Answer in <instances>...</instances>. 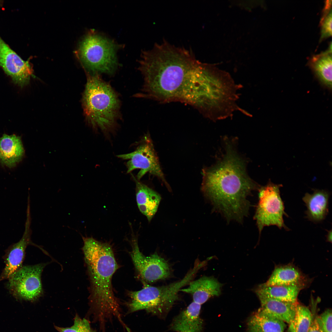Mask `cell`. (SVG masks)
Wrapping results in <instances>:
<instances>
[{
	"instance_id": "3957f363",
	"label": "cell",
	"mask_w": 332,
	"mask_h": 332,
	"mask_svg": "<svg viewBox=\"0 0 332 332\" xmlns=\"http://www.w3.org/2000/svg\"><path fill=\"white\" fill-rule=\"evenodd\" d=\"M82 105L86 120L93 129L105 133L116 129L121 118V101L110 84L99 74H88Z\"/></svg>"
},
{
	"instance_id": "603a6c76",
	"label": "cell",
	"mask_w": 332,
	"mask_h": 332,
	"mask_svg": "<svg viewBox=\"0 0 332 332\" xmlns=\"http://www.w3.org/2000/svg\"><path fill=\"white\" fill-rule=\"evenodd\" d=\"M321 36L319 42L332 35V0H326L320 22Z\"/></svg>"
},
{
	"instance_id": "cb8c5ba5",
	"label": "cell",
	"mask_w": 332,
	"mask_h": 332,
	"mask_svg": "<svg viewBox=\"0 0 332 332\" xmlns=\"http://www.w3.org/2000/svg\"><path fill=\"white\" fill-rule=\"evenodd\" d=\"M54 327L59 332H95L92 329L88 320L81 318L77 314L71 326L63 327L55 326Z\"/></svg>"
},
{
	"instance_id": "5bb4252c",
	"label": "cell",
	"mask_w": 332,
	"mask_h": 332,
	"mask_svg": "<svg viewBox=\"0 0 332 332\" xmlns=\"http://www.w3.org/2000/svg\"><path fill=\"white\" fill-rule=\"evenodd\" d=\"M329 193L323 190L314 189L312 194L306 193L302 200L307 210L306 218L314 223L324 220L329 212Z\"/></svg>"
},
{
	"instance_id": "ffe728a7",
	"label": "cell",
	"mask_w": 332,
	"mask_h": 332,
	"mask_svg": "<svg viewBox=\"0 0 332 332\" xmlns=\"http://www.w3.org/2000/svg\"><path fill=\"white\" fill-rule=\"evenodd\" d=\"M302 276L297 269L291 266L275 268L269 279L262 284L265 286H289L301 284Z\"/></svg>"
},
{
	"instance_id": "d6986e66",
	"label": "cell",
	"mask_w": 332,
	"mask_h": 332,
	"mask_svg": "<svg viewBox=\"0 0 332 332\" xmlns=\"http://www.w3.org/2000/svg\"><path fill=\"white\" fill-rule=\"evenodd\" d=\"M301 284L289 285L265 286L259 285L256 290V294H263L282 301L296 304L302 288Z\"/></svg>"
},
{
	"instance_id": "4316f807",
	"label": "cell",
	"mask_w": 332,
	"mask_h": 332,
	"mask_svg": "<svg viewBox=\"0 0 332 332\" xmlns=\"http://www.w3.org/2000/svg\"><path fill=\"white\" fill-rule=\"evenodd\" d=\"M326 236L327 241L329 242H331L332 231L331 230L330 231H328V233Z\"/></svg>"
},
{
	"instance_id": "9c48e42d",
	"label": "cell",
	"mask_w": 332,
	"mask_h": 332,
	"mask_svg": "<svg viewBox=\"0 0 332 332\" xmlns=\"http://www.w3.org/2000/svg\"><path fill=\"white\" fill-rule=\"evenodd\" d=\"M131 245V258L136 271L143 280L152 283L169 276L170 269L167 262L157 253L148 256L144 255L140 250L137 236L132 231Z\"/></svg>"
},
{
	"instance_id": "e0dca14e",
	"label": "cell",
	"mask_w": 332,
	"mask_h": 332,
	"mask_svg": "<svg viewBox=\"0 0 332 332\" xmlns=\"http://www.w3.org/2000/svg\"><path fill=\"white\" fill-rule=\"evenodd\" d=\"M24 150L21 138L15 135L4 134L0 137V162L11 168L22 159Z\"/></svg>"
},
{
	"instance_id": "4fadbf2b",
	"label": "cell",
	"mask_w": 332,
	"mask_h": 332,
	"mask_svg": "<svg viewBox=\"0 0 332 332\" xmlns=\"http://www.w3.org/2000/svg\"><path fill=\"white\" fill-rule=\"evenodd\" d=\"M201 305L193 301L176 316L170 329L176 332H202L203 322L200 317Z\"/></svg>"
},
{
	"instance_id": "8992f818",
	"label": "cell",
	"mask_w": 332,
	"mask_h": 332,
	"mask_svg": "<svg viewBox=\"0 0 332 332\" xmlns=\"http://www.w3.org/2000/svg\"><path fill=\"white\" fill-rule=\"evenodd\" d=\"M281 184H275L270 181L267 185L260 187L259 190V200L256 207L254 219L261 233L266 226L275 225L279 229L290 230L285 224L283 216L288 217L285 211L284 203L280 194Z\"/></svg>"
},
{
	"instance_id": "8fae6325",
	"label": "cell",
	"mask_w": 332,
	"mask_h": 332,
	"mask_svg": "<svg viewBox=\"0 0 332 332\" xmlns=\"http://www.w3.org/2000/svg\"><path fill=\"white\" fill-rule=\"evenodd\" d=\"M30 207L27 206L26 219L23 235L18 242L13 244L6 251L4 256L5 267L0 276V281L8 279L22 266L27 246L34 244L31 240V217Z\"/></svg>"
},
{
	"instance_id": "d4e9b609",
	"label": "cell",
	"mask_w": 332,
	"mask_h": 332,
	"mask_svg": "<svg viewBox=\"0 0 332 332\" xmlns=\"http://www.w3.org/2000/svg\"><path fill=\"white\" fill-rule=\"evenodd\" d=\"M322 332H332V311L328 309L317 317Z\"/></svg>"
},
{
	"instance_id": "6da1fadb",
	"label": "cell",
	"mask_w": 332,
	"mask_h": 332,
	"mask_svg": "<svg viewBox=\"0 0 332 332\" xmlns=\"http://www.w3.org/2000/svg\"><path fill=\"white\" fill-rule=\"evenodd\" d=\"M221 157L214 165L203 170L202 190L227 221L241 223L251 206L248 197L260 186L248 176L245 162L231 143L226 142Z\"/></svg>"
},
{
	"instance_id": "9a60e30c",
	"label": "cell",
	"mask_w": 332,
	"mask_h": 332,
	"mask_svg": "<svg viewBox=\"0 0 332 332\" xmlns=\"http://www.w3.org/2000/svg\"><path fill=\"white\" fill-rule=\"evenodd\" d=\"M189 284L187 288L181 289L180 291L191 294L193 302L200 305L211 297L219 296L222 286L216 279L207 276L191 281Z\"/></svg>"
},
{
	"instance_id": "7a4b0ae2",
	"label": "cell",
	"mask_w": 332,
	"mask_h": 332,
	"mask_svg": "<svg viewBox=\"0 0 332 332\" xmlns=\"http://www.w3.org/2000/svg\"><path fill=\"white\" fill-rule=\"evenodd\" d=\"M82 249L87 266L91 283L89 313L93 321L104 332L108 322L117 319L122 326L121 308L112 289V279L118 268L111 246L92 237L82 235Z\"/></svg>"
},
{
	"instance_id": "52a82bcc",
	"label": "cell",
	"mask_w": 332,
	"mask_h": 332,
	"mask_svg": "<svg viewBox=\"0 0 332 332\" xmlns=\"http://www.w3.org/2000/svg\"><path fill=\"white\" fill-rule=\"evenodd\" d=\"M119 158L128 160L126 163L127 173L136 169L140 170L137 179H140L147 173L157 177L168 187L159 160L154 149L152 140L148 134L142 138L136 150L130 153L117 155Z\"/></svg>"
},
{
	"instance_id": "30bf717a",
	"label": "cell",
	"mask_w": 332,
	"mask_h": 332,
	"mask_svg": "<svg viewBox=\"0 0 332 332\" xmlns=\"http://www.w3.org/2000/svg\"><path fill=\"white\" fill-rule=\"evenodd\" d=\"M0 66L15 84L22 87L29 83L33 75L29 62L23 60L0 37Z\"/></svg>"
},
{
	"instance_id": "ba28073f",
	"label": "cell",
	"mask_w": 332,
	"mask_h": 332,
	"mask_svg": "<svg viewBox=\"0 0 332 332\" xmlns=\"http://www.w3.org/2000/svg\"><path fill=\"white\" fill-rule=\"evenodd\" d=\"M46 263L22 266L8 279L7 288L17 298L34 301L43 293L41 276Z\"/></svg>"
},
{
	"instance_id": "7402d4cb",
	"label": "cell",
	"mask_w": 332,
	"mask_h": 332,
	"mask_svg": "<svg viewBox=\"0 0 332 332\" xmlns=\"http://www.w3.org/2000/svg\"><path fill=\"white\" fill-rule=\"evenodd\" d=\"M313 320L310 310L298 303L296 307L294 316L289 323L288 332H308Z\"/></svg>"
},
{
	"instance_id": "5b68a950",
	"label": "cell",
	"mask_w": 332,
	"mask_h": 332,
	"mask_svg": "<svg viewBox=\"0 0 332 332\" xmlns=\"http://www.w3.org/2000/svg\"><path fill=\"white\" fill-rule=\"evenodd\" d=\"M118 47L113 40L91 31L75 53L88 73L111 75L115 73L118 66L116 56Z\"/></svg>"
},
{
	"instance_id": "2e32d148",
	"label": "cell",
	"mask_w": 332,
	"mask_h": 332,
	"mask_svg": "<svg viewBox=\"0 0 332 332\" xmlns=\"http://www.w3.org/2000/svg\"><path fill=\"white\" fill-rule=\"evenodd\" d=\"M132 175L136 184L137 205L140 212L150 222L157 212L161 200L159 194Z\"/></svg>"
},
{
	"instance_id": "277c9868",
	"label": "cell",
	"mask_w": 332,
	"mask_h": 332,
	"mask_svg": "<svg viewBox=\"0 0 332 332\" xmlns=\"http://www.w3.org/2000/svg\"><path fill=\"white\" fill-rule=\"evenodd\" d=\"M194 267L181 280L160 287L145 286L137 291L128 293L130 300L127 303L128 313L141 310L164 317L178 299V292L188 284L198 271Z\"/></svg>"
},
{
	"instance_id": "7c38bea8",
	"label": "cell",
	"mask_w": 332,
	"mask_h": 332,
	"mask_svg": "<svg viewBox=\"0 0 332 332\" xmlns=\"http://www.w3.org/2000/svg\"><path fill=\"white\" fill-rule=\"evenodd\" d=\"M257 294L261 304L257 311L259 313L288 323L294 318L298 303L286 302L263 294Z\"/></svg>"
},
{
	"instance_id": "44dd1931",
	"label": "cell",
	"mask_w": 332,
	"mask_h": 332,
	"mask_svg": "<svg viewBox=\"0 0 332 332\" xmlns=\"http://www.w3.org/2000/svg\"><path fill=\"white\" fill-rule=\"evenodd\" d=\"M249 332H284L285 322L276 318L254 313L247 323Z\"/></svg>"
},
{
	"instance_id": "484cf974",
	"label": "cell",
	"mask_w": 332,
	"mask_h": 332,
	"mask_svg": "<svg viewBox=\"0 0 332 332\" xmlns=\"http://www.w3.org/2000/svg\"><path fill=\"white\" fill-rule=\"evenodd\" d=\"M308 332H322L318 323L317 317L313 319Z\"/></svg>"
},
{
	"instance_id": "ac0fdd59",
	"label": "cell",
	"mask_w": 332,
	"mask_h": 332,
	"mask_svg": "<svg viewBox=\"0 0 332 332\" xmlns=\"http://www.w3.org/2000/svg\"><path fill=\"white\" fill-rule=\"evenodd\" d=\"M308 64L320 81L330 89L332 88V43L328 49L313 55Z\"/></svg>"
}]
</instances>
